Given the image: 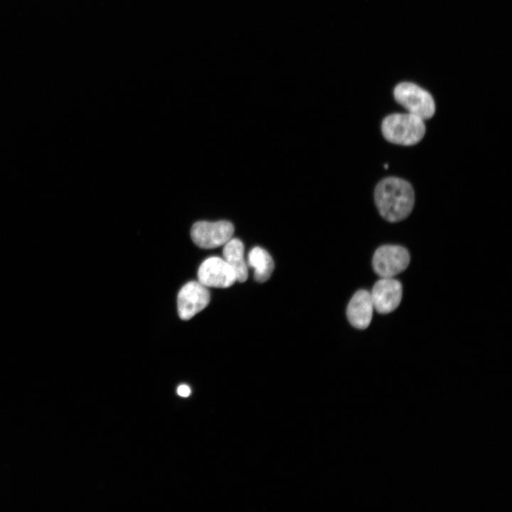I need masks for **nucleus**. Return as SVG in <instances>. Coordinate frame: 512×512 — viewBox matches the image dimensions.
Masks as SVG:
<instances>
[{"mask_svg":"<svg viewBox=\"0 0 512 512\" xmlns=\"http://www.w3.org/2000/svg\"><path fill=\"white\" fill-rule=\"evenodd\" d=\"M375 202L381 216L388 221L398 222L406 218L415 203L412 186L397 177H388L376 186Z\"/></svg>","mask_w":512,"mask_h":512,"instance_id":"f257e3e1","label":"nucleus"},{"mask_svg":"<svg viewBox=\"0 0 512 512\" xmlns=\"http://www.w3.org/2000/svg\"><path fill=\"white\" fill-rule=\"evenodd\" d=\"M382 132L390 142L411 146L418 143L426 131L424 120L410 113H395L382 122Z\"/></svg>","mask_w":512,"mask_h":512,"instance_id":"f03ea898","label":"nucleus"},{"mask_svg":"<svg viewBox=\"0 0 512 512\" xmlns=\"http://www.w3.org/2000/svg\"><path fill=\"white\" fill-rule=\"evenodd\" d=\"M394 97L409 113L422 120L430 119L435 112V104L432 95L414 83L403 82L396 85Z\"/></svg>","mask_w":512,"mask_h":512,"instance_id":"7ed1b4c3","label":"nucleus"},{"mask_svg":"<svg viewBox=\"0 0 512 512\" xmlns=\"http://www.w3.org/2000/svg\"><path fill=\"white\" fill-rule=\"evenodd\" d=\"M233 225L228 220L215 222L198 221L191 230L193 242L203 249H213L224 245L233 238Z\"/></svg>","mask_w":512,"mask_h":512,"instance_id":"20e7f679","label":"nucleus"},{"mask_svg":"<svg viewBox=\"0 0 512 512\" xmlns=\"http://www.w3.org/2000/svg\"><path fill=\"white\" fill-rule=\"evenodd\" d=\"M408 251L399 245L378 247L373 257V267L380 277H393L404 271L410 263Z\"/></svg>","mask_w":512,"mask_h":512,"instance_id":"39448f33","label":"nucleus"},{"mask_svg":"<svg viewBox=\"0 0 512 512\" xmlns=\"http://www.w3.org/2000/svg\"><path fill=\"white\" fill-rule=\"evenodd\" d=\"M208 288L198 281H191L184 284L177 297V309L179 317L189 320L204 309L210 302Z\"/></svg>","mask_w":512,"mask_h":512,"instance_id":"423d86ee","label":"nucleus"},{"mask_svg":"<svg viewBox=\"0 0 512 512\" xmlns=\"http://www.w3.org/2000/svg\"><path fill=\"white\" fill-rule=\"evenodd\" d=\"M198 282L206 287L228 288L236 281L235 274L227 262L220 257L205 260L198 270Z\"/></svg>","mask_w":512,"mask_h":512,"instance_id":"0eeeda50","label":"nucleus"},{"mask_svg":"<svg viewBox=\"0 0 512 512\" xmlns=\"http://www.w3.org/2000/svg\"><path fill=\"white\" fill-rule=\"evenodd\" d=\"M374 309L380 314L394 311L400 304L402 287L401 283L393 277H381L370 292Z\"/></svg>","mask_w":512,"mask_h":512,"instance_id":"6e6552de","label":"nucleus"},{"mask_svg":"<svg viewBox=\"0 0 512 512\" xmlns=\"http://www.w3.org/2000/svg\"><path fill=\"white\" fill-rule=\"evenodd\" d=\"M373 309L370 292L363 289L357 291L347 306L348 321L356 329H366L370 324Z\"/></svg>","mask_w":512,"mask_h":512,"instance_id":"1a4fd4ad","label":"nucleus"},{"mask_svg":"<svg viewBox=\"0 0 512 512\" xmlns=\"http://www.w3.org/2000/svg\"><path fill=\"white\" fill-rule=\"evenodd\" d=\"M223 258L233 270L237 281L244 282L248 277L247 262L244 256V245L238 238H231L223 247Z\"/></svg>","mask_w":512,"mask_h":512,"instance_id":"9d476101","label":"nucleus"},{"mask_svg":"<svg viewBox=\"0 0 512 512\" xmlns=\"http://www.w3.org/2000/svg\"><path fill=\"white\" fill-rule=\"evenodd\" d=\"M247 265L254 270V278L260 283L268 280L274 270L271 255L260 247H255L249 252Z\"/></svg>","mask_w":512,"mask_h":512,"instance_id":"9b49d317","label":"nucleus"},{"mask_svg":"<svg viewBox=\"0 0 512 512\" xmlns=\"http://www.w3.org/2000/svg\"><path fill=\"white\" fill-rule=\"evenodd\" d=\"M177 393L182 397H188L191 393V390L188 386L182 385L178 387Z\"/></svg>","mask_w":512,"mask_h":512,"instance_id":"f8f14e48","label":"nucleus"},{"mask_svg":"<svg viewBox=\"0 0 512 512\" xmlns=\"http://www.w3.org/2000/svg\"><path fill=\"white\" fill-rule=\"evenodd\" d=\"M385 169H388V164H385Z\"/></svg>","mask_w":512,"mask_h":512,"instance_id":"ddd939ff","label":"nucleus"}]
</instances>
